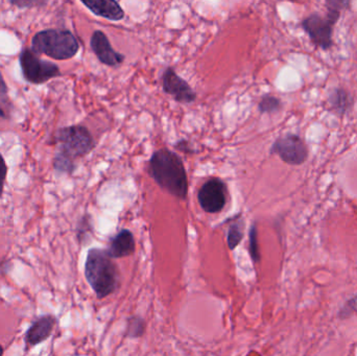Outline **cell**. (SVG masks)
<instances>
[{
    "instance_id": "cell-2",
    "label": "cell",
    "mask_w": 357,
    "mask_h": 356,
    "mask_svg": "<svg viewBox=\"0 0 357 356\" xmlns=\"http://www.w3.org/2000/svg\"><path fill=\"white\" fill-rule=\"evenodd\" d=\"M149 173L155 182L172 196L185 200L188 194V180L182 159L176 153L161 148L149 162Z\"/></svg>"
},
{
    "instance_id": "cell-25",
    "label": "cell",
    "mask_w": 357,
    "mask_h": 356,
    "mask_svg": "<svg viewBox=\"0 0 357 356\" xmlns=\"http://www.w3.org/2000/svg\"><path fill=\"white\" fill-rule=\"evenodd\" d=\"M4 350L3 348H2L1 345H0V356L3 355Z\"/></svg>"
},
{
    "instance_id": "cell-15",
    "label": "cell",
    "mask_w": 357,
    "mask_h": 356,
    "mask_svg": "<svg viewBox=\"0 0 357 356\" xmlns=\"http://www.w3.org/2000/svg\"><path fill=\"white\" fill-rule=\"evenodd\" d=\"M282 109V102L276 96L266 94L258 104V110L262 114H274Z\"/></svg>"
},
{
    "instance_id": "cell-16",
    "label": "cell",
    "mask_w": 357,
    "mask_h": 356,
    "mask_svg": "<svg viewBox=\"0 0 357 356\" xmlns=\"http://www.w3.org/2000/svg\"><path fill=\"white\" fill-rule=\"evenodd\" d=\"M243 238V221H236L229 226L228 246L230 250H234Z\"/></svg>"
},
{
    "instance_id": "cell-11",
    "label": "cell",
    "mask_w": 357,
    "mask_h": 356,
    "mask_svg": "<svg viewBox=\"0 0 357 356\" xmlns=\"http://www.w3.org/2000/svg\"><path fill=\"white\" fill-rule=\"evenodd\" d=\"M56 325V318L52 315L42 316L31 323L25 332V351L45 342L54 332Z\"/></svg>"
},
{
    "instance_id": "cell-24",
    "label": "cell",
    "mask_w": 357,
    "mask_h": 356,
    "mask_svg": "<svg viewBox=\"0 0 357 356\" xmlns=\"http://www.w3.org/2000/svg\"><path fill=\"white\" fill-rule=\"evenodd\" d=\"M6 92H8V87H6L3 77H2L1 72H0V96H6Z\"/></svg>"
},
{
    "instance_id": "cell-10",
    "label": "cell",
    "mask_w": 357,
    "mask_h": 356,
    "mask_svg": "<svg viewBox=\"0 0 357 356\" xmlns=\"http://www.w3.org/2000/svg\"><path fill=\"white\" fill-rule=\"evenodd\" d=\"M90 46L100 63L109 67H119L125 62L126 56L111 45L106 33L96 31L90 39Z\"/></svg>"
},
{
    "instance_id": "cell-4",
    "label": "cell",
    "mask_w": 357,
    "mask_h": 356,
    "mask_svg": "<svg viewBox=\"0 0 357 356\" xmlns=\"http://www.w3.org/2000/svg\"><path fill=\"white\" fill-rule=\"evenodd\" d=\"M33 49L54 60H69L79 49L77 37L68 29H45L33 36Z\"/></svg>"
},
{
    "instance_id": "cell-21",
    "label": "cell",
    "mask_w": 357,
    "mask_h": 356,
    "mask_svg": "<svg viewBox=\"0 0 357 356\" xmlns=\"http://www.w3.org/2000/svg\"><path fill=\"white\" fill-rule=\"evenodd\" d=\"M6 175H8V165H6L3 156L0 154V199H1L2 194H3Z\"/></svg>"
},
{
    "instance_id": "cell-13",
    "label": "cell",
    "mask_w": 357,
    "mask_h": 356,
    "mask_svg": "<svg viewBox=\"0 0 357 356\" xmlns=\"http://www.w3.org/2000/svg\"><path fill=\"white\" fill-rule=\"evenodd\" d=\"M136 242L133 233L130 230L123 229L111 238L107 252L114 258H123L135 252Z\"/></svg>"
},
{
    "instance_id": "cell-17",
    "label": "cell",
    "mask_w": 357,
    "mask_h": 356,
    "mask_svg": "<svg viewBox=\"0 0 357 356\" xmlns=\"http://www.w3.org/2000/svg\"><path fill=\"white\" fill-rule=\"evenodd\" d=\"M127 336L130 339L142 338L146 332V322L142 318L134 316L131 317L128 321L127 325Z\"/></svg>"
},
{
    "instance_id": "cell-20",
    "label": "cell",
    "mask_w": 357,
    "mask_h": 356,
    "mask_svg": "<svg viewBox=\"0 0 357 356\" xmlns=\"http://www.w3.org/2000/svg\"><path fill=\"white\" fill-rule=\"evenodd\" d=\"M8 1L19 8H31L45 6L47 0H8Z\"/></svg>"
},
{
    "instance_id": "cell-23",
    "label": "cell",
    "mask_w": 357,
    "mask_h": 356,
    "mask_svg": "<svg viewBox=\"0 0 357 356\" xmlns=\"http://www.w3.org/2000/svg\"><path fill=\"white\" fill-rule=\"evenodd\" d=\"M12 112V107L6 100H0V121H8Z\"/></svg>"
},
{
    "instance_id": "cell-3",
    "label": "cell",
    "mask_w": 357,
    "mask_h": 356,
    "mask_svg": "<svg viewBox=\"0 0 357 356\" xmlns=\"http://www.w3.org/2000/svg\"><path fill=\"white\" fill-rule=\"evenodd\" d=\"M85 277L98 299H104L119 288V270L107 250L90 249L85 263Z\"/></svg>"
},
{
    "instance_id": "cell-8",
    "label": "cell",
    "mask_w": 357,
    "mask_h": 356,
    "mask_svg": "<svg viewBox=\"0 0 357 356\" xmlns=\"http://www.w3.org/2000/svg\"><path fill=\"white\" fill-rule=\"evenodd\" d=\"M227 196L228 189L226 183L218 178H212L199 188L197 201L205 212L218 213L226 206Z\"/></svg>"
},
{
    "instance_id": "cell-6",
    "label": "cell",
    "mask_w": 357,
    "mask_h": 356,
    "mask_svg": "<svg viewBox=\"0 0 357 356\" xmlns=\"http://www.w3.org/2000/svg\"><path fill=\"white\" fill-rule=\"evenodd\" d=\"M19 62L23 77L31 84L46 83L61 75L60 68L56 64L40 59L33 48L22 50Z\"/></svg>"
},
{
    "instance_id": "cell-5",
    "label": "cell",
    "mask_w": 357,
    "mask_h": 356,
    "mask_svg": "<svg viewBox=\"0 0 357 356\" xmlns=\"http://www.w3.org/2000/svg\"><path fill=\"white\" fill-rule=\"evenodd\" d=\"M340 18L339 13L327 12L326 16L312 13L302 21L301 27L317 47L329 50L333 46V29Z\"/></svg>"
},
{
    "instance_id": "cell-1",
    "label": "cell",
    "mask_w": 357,
    "mask_h": 356,
    "mask_svg": "<svg viewBox=\"0 0 357 356\" xmlns=\"http://www.w3.org/2000/svg\"><path fill=\"white\" fill-rule=\"evenodd\" d=\"M56 153L54 159V169L56 173H73L77 158L89 154L94 146L93 137L84 125H70L61 127L54 135Z\"/></svg>"
},
{
    "instance_id": "cell-22",
    "label": "cell",
    "mask_w": 357,
    "mask_h": 356,
    "mask_svg": "<svg viewBox=\"0 0 357 356\" xmlns=\"http://www.w3.org/2000/svg\"><path fill=\"white\" fill-rule=\"evenodd\" d=\"M356 311H357V297L348 301L347 304L343 307L341 313H340V317L348 318L349 316H351L352 313H356Z\"/></svg>"
},
{
    "instance_id": "cell-14",
    "label": "cell",
    "mask_w": 357,
    "mask_h": 356,
    "mask_svg": "<svg viewBox=\"0 0 357 356\" xmlns=\"http://www.w3.org/2000/svg\"><path fill=\"white\" fill-rule=\"evenodd\" d=\"M327 104L335 115L344 117L354 107V98L352 94L344 88H333L329 92Z\"/></svg>"
},
{
    "instance_id": "cell-7",
    "label": "cell",
    "mask_w": 357,
    "mask_h": 356,
    "mask_svg": "<svg viewBox=\"0 0 357 356\" xmlns=\"http://www.w3.org/2000/svg\"><path fill=\"white\" fill-rule=\"evenodd\" d=\"M271 154L277 155L287 164L301 165L308 159V148L299 135L289 133L274 142Z\"/></svg>"
},
{
    "instance_id": "cell-19",
    "label": "cell",
    "mask_w": 357,
    "mask_h": 356,
    "mask_svg": "<svg viewBox=\"0 0 357 356\" xmlns=\"http://www.w3.org/2000/svg\"><path fill=\"white\" fill-rule=\"evenodd\" d=\"M327 12L339 13L341 14L343 10H348L350 6V0H325Z\"/></svg>"
},
{
    "instance_id": "cell-9",
    "label": "cell",
    "mask_w": 357,
    "mask_h": 356,
    "mask_svg": "<svg viewBox=\"0 0 357 356\" xmlns=\"http://www.w3.org/2000/svg\"><path fill=\"white\" fill-rule=\"evenodd\" d=\"M162 89L180 104H192L197 100L195 90L172 67L165 69L163 72Z\"/></svg>"
},
{
    "instance_id": "cell-18",
    "label": "cell",
    "mask_w": 357,
    "mask_h": 356,
    "mask_svg": "<svg viewBox=\"0 0 357 356\" xmlns=\"http://www.w3.org/2000/svg\"><path fill=\"white\" fill-rule=\"evenodd\" d=\"M250 254H251L252 261L254 263H257L260 261V252L259 246H258V238H257V227L256 224L252 225L251 229H250Z\"/></svg>"
},
{
    "instance_id": "cell-12",
    "label": "cell",
    "mask_w": 357,
    "mask_h": 356,
    "mask_svg": "<svg viewBox=\"0 0 357 356\" xmlns=\"http://www.w3.org/2000/svg\"><path fill=\"white\" fill-rule=\"evenodd\" d=\"M82 3L96 16L111 21H121L126 13L116 0H81Z\"/></svg>"
}]
</instances>
